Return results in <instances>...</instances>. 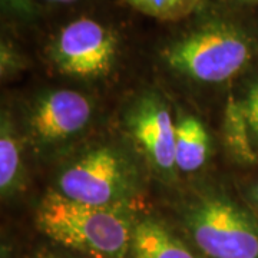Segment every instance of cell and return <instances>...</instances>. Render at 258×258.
Returning a JSON list of instances; mask_svg holds the SVG:
<instances>
[{"label":"cell","instance_id":"2e32d148","mask_svg":"<svg viewBox=\"0 0 258 258\" xmlns=\"http://www.w3.org/2000/svg\"><path fill=\"white\" fill-rule=\"evenodd\" d=\"M89 0H39V3L45 6H53V8H71V6H79L82 3H88Z\"/></svg>","mask_w":258,"mask_h":258},{"label":"cell","instance_id":"d6986e66","mask_svg":"<svg viewBox=\"0 0 258 258\" xmlns=\"http://www.w3.org/2000/svg\"><path fill=\"white\" fill-rule=\"evenodd\" d=\"M254 198H255V201L258 204V184L255 185V189H254Z\"/></svg>","mask_w":258,"mask_h":258},{"label":"cell","instance_id":"7a4b0ae2","mask_svg":"<svg viewBox=\"0 0 258 258\" xmlns=\"http://www.w3.org/2000/svg\"><path fill=\"white\" fill-rule=\"evenodd\" d=\"M134 224L118 207L75 203L52 191L36 212V225L46 237L91 258H131Z\"/></svg>","mask_w":258,"mask_h":258},{"label":"cell","instance_id":"6da1fadb","mask_svg":"<svg viewBox=\"0 0 258 258\" xmlns=\"http://www.w3.org/2000/svg\"><path fill=\"white\" fill-rule=\"evenodd\" d=\"M242 8L217 0L201 6L179 23L157 49L159 63L169 74L204 85L230 82L258 57V29L241 18Z\"/></svg>","mask_w":258,"mask_h":258},{"label":"cell","instance_id":"5bb4252c","mask_svg":"<svg viewBox=\"0 0 258 258\" xmlns=\"http://www.w3.org/2000/svg\"><path fill=\"white\" fill-rule=\"evenodd\" d=\"M241 108L248 123L251 138L258 142V76L249 85L247 98L241 103Z\"/></svg>","mask_w":258,"mask_h":258},{"label":"cell","instance_id":"4fadbf2b","mask_svg":"<svg viewBox=\"0 0 258 258\" xmlns=\"http://www.w3.org/2000/svg\"><path fill=\"white\" fill-rule=\"evenodd\" d=\"M0 6L3 15L22 23L35 22L43 9L39 0H0Z\"/></svg>","mask_w":258,"mask_h":258},{"label":"cell","instance_id":"277c9868","mask_svg":"<svg viewBox=\"0 0 258 258\" xmlns=\"http://www.w3.org/2000/svg\"><path fill=\"white\" fill-rule=\"evenodd\" d=\"M185 227L205 258H258V221L227 197H205L189 207Z\"/></svg>","mask_w":258,"mask_h":258},{"label":"cell","instance_id":"30bf717a","mask_svg":"<svg viewBox=\"0 0 258 258\" xmlns=\"http://www.w3.org/2000/svg\"><path fill=\"white\" fill-rule=\"evenodd\" d=\"M131 9L162 23H176L201 6L204 0H122Z\"/></svg>","mask_w":258,"mask_h":258},{"label":"cell","instance_id":"9c48e42d","mask_svg":"<svg viewBox=\"0 0 258 258\" xmlns=\"http://www.w3.org/2000/svg\"><path fill=\"white\" fill-rule=\"evenodd\" d=\"M210 149V138L201 120L182 116L175 126V165L182 172H195L204 166Z\"/></svg>","mask_w":258,"mask_h":258},{"label":"cell","instance_id":"e0dca14e","mask_svg":"<svg viewBox=\"0 0 258 258\" xmlns=\"http://www.w3.org/2000/svg\"><path fill=\"white\" fill-rule=\"evenodd\" d=\"M222 3H227L230 6H235V8H242L247 9L251 6H258V0H220Z\"/></svg>","mask_w":258,"mask_h":258},{"label":"cell","instance_id":"8fae6325","mask_svg":"<svg viewBox=\"0 0 258 258\" xmlns=\"http://www.w3.org/2000/svg\"><path fill=\"white\" fill-rule=\"evenodd\" d=\"M20 148L8 118L2 120L0 132V188L2 194H9L20 176Z\"/></svg>","mask_w":258,"mask_h":258},{"label":"cell","instance_id":"52a82bcc","mask_svg":"<svg viewBox=\"0 0 258 258\" xmlns=\"http://www.w3.org/2000/svg\"><path fill=\"white\" fill-rule=\"evenodd\" d=\"M92 118V103L82 93L57 89L37 102L30 115V129L40 142H57L75 137Z\"/></svg>","mask_w":258,"mask_h":258},{"label":"cell","instance_id":"3957f363","mask_svg":"<svg viewBox=\"0 0 258 258\" xmlns=\"http://www.w3.org/2000/svg\"><path fill=\"white\" fill-rule=\"evenodd\" d=\"M43 53L50 66L64 76L101 79L119 63L123 37L112 20L81 13L50 33Z\"/></svg>","mask_w":258,"mask_h":258},{"label":"cell","instance_id":"ba28073f","mask_svg":"<svg viewBox=\"0 0 258 258\" xmlns=\"http://www.w3.org/2000/svg\"><path fill=\"white\" fill-rule=\"evenodd\" d=\"M131 258H201L164 224L144 218L134 224Z\"/></svg>","mask_w":258,"mask_h":258},{"label":"cell","instance_id":"ac0fdd59","mask_svg":"<svg viewBox=\"0 0 258 258\" xmlns=\"http://www.w3.org/2000/svg\"><path fill=\"white\" fill-rule=\"evenodd\" d=\"M35 258H71V257L60 255V254L50 252V251H43V252H39V254H36V255H35Z\"/></svg>","mask_w":258,"mask_h":258},{"label":"cell","instance_id":"8992f818","mask_svg":"<svg viewBox=\"0 0 258 258\" xmlns=\"http://www.w3.org/2000/svg\"><path fill=\"white\" fill-rule=\"evenodd\" d=\"M132 137L148 161L162 174L175 168V126L165 102L151 93L139 99L128 116Z\"/></svg>","mask_w":258,"mask_h":258},{"label":"cell","instance_id":"5b68a950","mask_svg":"<svg viewBox=\"0 0 258 258\" xmlns=\"http://www.w3.org/2000/svg\"><path fill=\"white\" fill-rule=\"evenodd\" d=\"M131 189L126 161L111 148H98L64 169L57 192L75 203L93 207H119Z\"/></svg>","mask_w":258,"mask_h":258},{"label":"cell","instance_id":"9a60e30c","mask_svg":"<svg viewBox=\"0 0 258 258\" xmlns=\"http://www.w3.org/2000/svg\"><path fill=\"white\" fill-rule=\"evenodd\" d=\"M23 62V57L20 55L16 45H13L9 39L2 40V71L10 72V71H16L20 68V64Z\"/></svg>","mask_w":258,"mask_h":258},{"label":"cell","instance_id":"7c38bea8","mask_svg":"<svg viewBox=\"0 0 258 258\" xmlns=\"http://www.w3.org/2000/svg\"><path fill=\"white\" fill-rule=\"evenodd\" d=\"M227 126H228V137H230L234 149L240 154L241 157L247 158V159L252 158L254 152H252V148L249 144L251 134H249L248 123H247L241 105L230 106Z\"/></svg>","mask_w":258,"mask_h":258}]
</instances>
